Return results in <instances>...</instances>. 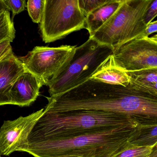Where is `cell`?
<instances>
[{"mask_svg":"<svg viewBox=\"0 0 157 157\" xmlns=\"http://www.w3.org/2000/svg\"><path fill=\"white\" fill-rule=\"evenodd\" d=\"M44 113L93 111L129 116L140 124L157 123V96L129 83L110 84L90 78L68 90L47 97Z\"/></svg>","mask_w":157,"mask_h":157,"instance_id":"1","label":"cell"},{"mask_svg":"<svg viewBox=\"0 0 157 157\" xmlns=\"http://www.w3.org/2000/svg\"><path fill=\"white\" fill-rule=\"evenodd\" d=\"M134 117L122 114L74 111L44 113L28 137L29 142L66 138L118 127L137 126Z\"/></svg>","mask_w":157,"mask_h":157,"instance_id":"2","label":"cell"},{"mask_svg":"<svg viewBox=\"0 0 157 157\" xmlns=\"http://www.w3.org/2000/svg\"><path fill=\"white\" fill-rule=\"evenodd\" d=\"M137 126L118 127L71 137L29 142L24 151L34 157L62 155L111 157L128 145Z\"/></svg>","mask_w":157,"mask_h":157,"instance_id":"3","label":"cell"},{"mask_svg":"<svg viewBox=\"0 0 157 157\" xmlns=\"http://www.w3.org/2000/svg\"><path fill=\"white\" fill-rule=\"evenodd\" d=\"M113 52L112 47L101 44L89 38L76 47L72 58L48 81L47 85L50 96L68 90L91 78Z\"/></svg>","mask_w":157,"mask_h":157,"instance_id":"4","label":"cell"},{"mask_svg":"<svg viewBox=\"0 0 157 157\" xmlns=\"http://www.w3.org/2000/svg\"><path fill=\"white\" fill-rule=\"evenodd\" d=\"M152 0H123L117 10L91 37L101 44L112 47L114 51L137 38L146 29L143 21Z\"/></svg>","mask_w":157,"mask_h":157,"instance_id":"5","label":"cell"},{"mask_svg":"<svg viewBox=\"0 0 157 157\" xmlns=\"http://www.w3.org/2000/svg\"><path fill=\"white\" fill-rule=\"evenodd\" d=\"M86 28V17L78 0H45L40 23L43 41L50 43Z\"/></svg>","mask_w":157,"mask_h":157,"instance_id":"6","label":"cell"},{"mask_svg":"<svg viewBox=\"0 0 157 157\" xmlns=\"http://www.w3.org/2000/svg\"><path fill=\"white\" fill-rule=\"evenodd\" d=\"M113 56L116 65L125 71L157 68V35L128 41L115 49Z\"/></svg>","mask_w":157,"mask_h":157,"instance_id":"7","label":"cell"},{"mask_svg":"<svg viewBox=\"0 0 157 157\" xmlns=\"http://www.w3.org/2000/svg\"><path fill=\"white\" fill-rule=\"evenodd\" d=\"M76 47L36 46L21 59L27 71L41 79L47 85L48 81L72 58Z\"/></svg>","mask_w":157,"mask_h":157,"instance_id":"8","label":"cell"},{"mask_svg":"<svg viewBox=\"0 0 157 157\" xmlns=\"http://www.w3.org/2000/svg\"><path fill=\"white\" fill-rule=\"evenodd\" d=\"M44 109L27 116H21L13 120H6L0 128V154L9 156L14 151H24L29 145V135Z\"/></svg>","mask_w":157,"mask_h":157,"instance_id":"9","label":"cell"},{"mask_svg":"<svg viewBox=\"0 0 157 157\" xmlns=\"http://www.w3.org/2000/svg\"><path fill=\"white\" fill-rule=\"evenodd\" d=\"M44 85L41 79L26 71L18 77L11 88V105L21 107L30 106L36 100Z\"/></svg>","mask_w":157,"mask_h":157,"instance_id":"10","label":"cell"},{"mask_svg":"<svg viewBox=\"0 0 157 157\" xmlns=\"http://www.w3.org/2000/svg\"><path fill=\"white\" fill-rule=\"evenodd\" d=\"M26 71L21 60L13 52L0 60V106L11 105V88L18 77Z\"/></svg>","mask_w":157,"mask_h":157,"instance_id":"11","label":"cell"},{"mask_svg":"<svg viewBox=\"0 0 157 157\" xmlns=\"http://www.w3.org/2000/svg\"><path fill=\"white\" fill-rule=\"evenodd\" d=\"M91 78L102 82L123 86H127L130 83L128 75L116 65L113 55L104 61Z\"/></svg>","mask_w":157,"mask_h":157,"instance_id":"12","label":"cell"},{"mask_svg":"<svg viewBox=\"0 0 157 157\" xmlns=\"http://www.w3.org/2000/svg\"><path fill=\"white\" fill-rule=\"evenodd\" d=\"M123 0H108L86 17V28L91 38L117 10Z\"/></svg>","mask_w":157,"mask_h":157,"instance_id":"13","label":"cell"},{"mask_svg":"<svg viewBox=\"0 0 157 157\" xmlns=\"http://www.w3.org/2000/svg\"><path fill=\"white\" fill-rule=\"evenodd\" d=\"M126 72L130 83L145 92L157 96V68Z\"/></svg>","mask_w":157,"mask_h":157,"instance_id":"14","label":"cell"},{"mask_svg":"<svg viewBox=\"0 0 157 157\" xmlns=\"http://www.w3.org/2000/svg\"><path fill=\"white\" fill-rule=\"evenodd\" d=\"M157 124H139L134 128L128 141L138 147L157 146Z\"/></svg>","mask_w":157,"mask_h":157,"instance_id":"15","label":"cell"},{"mask_svg":"<svg viewBox=\"0 0 157 157\" xmlns=\"http://www.w3.org/2000/svg\"><path fill=\"white\" fill-rule=\"evenodd\" d=\"M15 31L10 11L4 10L0 13V43L4 41L13 42L15 37Z\"/></svg>","mask_w":157,"mask_h":157,"instance_id":"16","label":"cell"},{"mask_svg":"<svg viewBox=\"0 0 157 157\" xmlns=\"http://www.w3.org/2000/svg\"><path fill=\"white\" fill-rule=\"evenodd\" d=\"M155 147H138L128 144L111 157H149Z\"/></svg>","mask_w":157,"mask_h":157,"instance_id":"17","label":"cell"},{"mask_svg":"<svg viewBox=\"0 0 157 157\" xmlns=\"http://www.w3.org/2000/svg\"><path fill=\"white\" fill-rule=\"evenodd\" d=\"M45 0H29L27 8L29 16L35 23H40L44 13Z\"/></svg>","mask_w":157,"mask_h":157,"instance_id":"18","label":"cell"},{"mask_svg":"<svg viewBox=\"0 0 157 157\" xmlns=\"http://www.w3.org/2000/svg\"><path fill=\"white\" fill-rule=\"evenodd\" d=\"M108 1V0H78V5L80 10L86 17Z\"/></svg>","mask_w":157,"mask_h":157,"instance_id":"19","label":"cell"},{"mask_svg":"<svg viewBox=\"0 0 157 157\" xmlns=\"http://www.w3.org/2000/svg\"><path fill=\"white\" fill-rule=\"evenodd\" d=\"M8 10L12 12L13 17L25 10L27 2L25 0H3Z\"/></svg>","mask_w":157,"mask_h":157,"instance_id":"20","label":"cell"},{"mask_svg":"<svg viewBox=\"0 0 157 157\" xmlns=\"http://www.w3.org/2000/svg\"><path fill=\"white\" fill-rule=\"evenodd\" d=\"M157 15V0H152L143 16V21L146 25L152 22Z\"/></svg>","mask_w":157,"mask_h":157,"instance_id":"21","label":"cell"},{"mask_svg":"<svg viewBox=\"0 0 157 157\" xmlns=\"http://www.w3.org/2000/svg\"><path fill=\"white\" fill-rule=\"evenodd\" d=\"M12 52L10 42L7 40L0 43V59Z\"/></svg>","mask_w":157,"mask_h":157,"instance_id":"22","label":"cell"},{"mask_svg":"<svg viewBox=\"0 0 157 157\" xmlns=\"http://www.w3.org/2000/svg\"><path fill=\"white\" fill-rule=\"evenodd\" d=\"M157 32V21L151 22L147 25L144 32L138 37H148L149 36Z\"/></svg>","mask_w":157,"mask_h":157,"instance_id":"23","label":"cell"},{"mask_svg":"<svg viewBox=\"0 0 157 157\" xmlns=\"http://www.w3.org/2000/svg\"><path fill=\"white\" fill-rule=\"evenodd\" d=\"M6 10H8L6 5L3 2V0H0V13H2L3 11Z\"/></svg>","mask_w":157,"mask_h":157,"instance_id":"24","label":"cell"},{"mask_svg":"<svg viewBox=\"0 0 157 157\" xmlns=\"http://www.w3.org/2000/svg\"><path fill=\"white\" fill-rule=\"evenodd\" d=\"M149 157H157V146L154 148Z\"/></svg>","mask_w":157,"mask_h":157,"instance_id":"25","label":"cell"},{"mask_svg":"<svg viewBox=\"0 0 157 157\" xmlns=\"http://www.w3.org/2000/svg\"><path fill=\"white\" fill-rule=\"evenodd\" d=\"M82 157L80 156H75V155H57V156H50V157Z\"/></svg>","mask_w":157,"mask_h":157,"instance_id":"26","label":"cell"},{"mask_svg":"<svg viewBox=\"0 0 157 157\" xmlns=\"http://www.w3.org/2000/svg\"><path fill=\"white\" fill-rule=\"evenodd\" d=\"M4 57H3V58H4ZM0 59V60H1V59Z\"/></svg>","mask_w":157,"mask_h":157,"instance_id":"27","label":"cell"},{"mask_svg":"<svg viewBox=\"0 0 157 157\" xmlns=\"http://www.w3.org/2000/svg\"><path fill=\"white\" fill-rule=\"evenodd\" d=\"M0 157H1V156H0Z\"/></svg>","mask_w":157,"mask_h":157,"instance_id":"28","label":"cell"}]
</instances>
